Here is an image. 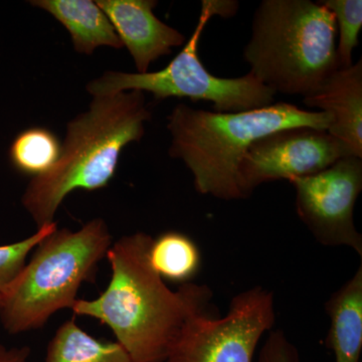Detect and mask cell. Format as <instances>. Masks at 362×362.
Returning a JSON list of instances; mask_svg holds the SVG:
<instances>
[{
	"mask_svg": "<svg viewBox=\"0 0 362 362\" xmlns=\"http://www.w3.org/2000/svg\"><path fill=\"white\" fill-rule=\"evenodd\" d=\"M152 240L138 232L113 243L106 256L108 287L96 299H78L71 308L108 326L135 362H165L190 319L209 311L213 298L206 285L169 289L150 265Z\"/></svg>",
	"mask_w": 362,
	"mask_h": 362,
	"instance_id": "1",
	"label": "cell"
},
{
	"mask_svg": "<svg viewBox=\"0 0 362 362\" xmlns=\"http://www.w3.org/2000/svg\"><path fill=\"white\" fill-rule=\"evenodd\" d=\"M151 119L144 93L125 90L93 97L89 109L66 126L56 165L28 183L21 202L37 228L54 223L62 202L75 190L94 192L108 187L121 152L139 142Z\"/></svg>",
	"mask_w": 362,
	"mask_h": 362,
	"instance_id": "2",
	"label": "cell"
},
{
	"mask_svg": "<svg viewBox=\"0 0 362 362\" xmlns=\"http://www.w3.org/2000/svg\"><path fill=\"white\" fill-rule=\"evenodd\" d=\"M168 121L169 156L192 171L197 192L223 201L244 199L239 168L252 142L284 128L328 130L333 122L327 112L303 110L285 102L239 113L199 110L180 103Z\"/></svg>",
	"mask_w": 362,
	"mask_h": 362,
	"instance_id": "3",
	"label": "cell"
},
{
	"mask_svg": "<svg viewBox=\"0 0 362 362\" xmlns=\"http://www.w3.org/2000/svg\"><path fill=\"white\" fill-rule=\"evenodd\" d=\"M337 25L320 2L263 0L244 49L250 73L284 95L310 96L339 68Z\"/></svg>",
	"mask_w": 362,
	"mask_h": 362,
	"instance_id": "4",
	"label": "cell"
},
{
	"mask_svg": "<svg viewBox=\"0 0 362 362\" xmlns=\"http://www.w3.org/2000/svg\"><path fill=\"white\" fill-rule=\"evenodd\" d=\"M113 244L102 218L78 230L54 228L33 250L7 297L0 322L9 334L44 327L57 312L73 308L83 283L94 280Z\"/></svg>",
	"mask_w": 362,
	"mask_h": 362,
	"instance_id": "5",
	"label": "cell"
},
{
	"mask_svg": "<svg viewBox=\"0 0 362 362\" xmlns=\"http://www.w3.org/2000/svg\"><path fill=\"white\" fill-rule=\"evenodd\" d=\"M238 9L239 2L233 0H202L201 16L192 37L165 68L145 74L108 71L87 85L88 92L98 97L141 90L151 93L156 101L188 98L192 102H211L216 113H239L271 106L275 93L250 71L240 78L216 77L199 59V40L209 21L216 16L232 18Z\"/></svg>",
	"mask_w": 362,
	"mask_h": 362,
	"instance_id": "6",
	"label": "cell"
},
{
	"mask_svg": "<svg viewBox=\"0 0 362 362\" xmlns=\"http://www.w3.org/2000/svg\"><path fill=\"white\" fill-rule=\"evenodd\" d=\"M275 318L274 295L251 288L233 298L223 318L206 311L190 319L165 362H252Z\"/></svg>",
	"mask_w": 362,
	"mask_h": 362,
	"instance_id": "7",
	"label": "cell"
},
{
	"mask_svg": "<svg viewBox=\"0 0 362 362\" xmlns=\"http://www.w3.org/2000/svg\"><path fill=\"white\" fill-rule=\"evenodd\" d=\"M296 189V211L317 242L349 247L362 256V235L354 211L362 190V158L346 156L316 175L290 180Z\"/></svg>",
	"mask_w": 362,
	"mask_h": 362,
	"instance_id": "8",
	"label": "cell"
},
{
	"mask_svg": "<svg viewBox=\"0 0 362 362\" xmlns=\"http://www.w3.org/2000/svg\"><path fill=\"white\" fill-rule=\"evenodd\" d=\"M356 156L327 130L299 126L274 131L252 142L239 168L244 199L270 181L316 175L338 159Z\"/></svg>",
	"mask_w": 362,
	"mask_h": 362,
	"instance_id": "9",
	"label": "cell"
},
{
	"mask_svg": "<svg viewBox=\"0 0 362 362\" xmlns=\"http://www.w3.org/2000/svg\"><path fill=\"white\" fill-rule=\"evenodd\" d=\"M96 4L129 51L138 74L147 73L151 63L187 42L185 35L154 14L156 0H98Z\"/></svg>",
	"mask_w": 362,
	"mask_h": 362,
	"instance_id": "10",
	"label": "cell"
},
{
	"mask_svg": "<svg viewBox=\"0 0 362 362\" xmlns=\"http://www.w3.org/2000/svg\"><path fill=\"white\" fill-rule=\"evenodd\" d=\"M308 108L332 117L328 132L362 158V61L340 68L310 95L303 98Z\"/></svg>",
	"mask_w": 362,
	"mask_h": 362,
	"instance_id": "11",
	"label": "cell"
},
{
	"mask_svg": "<svg viewBox=\"0 0 362 362\" xmlns=\"http://www.w3.org/2000/svg\"><path fill=\"white\" fill-rule=\"evenodd\" d=\"M30 4L52 14L65 26L78 54H92L99 47H123L110 20L96 1L33 0Z\"/></svg>",
	"mask_w": 362,
	"mask_h": 362,
	"instance_id": "12",
	"label": "cell"
},
{
	"mask_svg": "<svg viewBox=\"0 0 362 362\" xmlns=\"http://www.w3.org/2000/svg\"><path fill=\"white\" fill-rule=\"evenodd\" d=\"M330 328L325 344L335 362H361L362 350V265L325 303Z\"/></svg>",
	"mask_w": 362,
	"mask_h": 362,
	"instance_id": "13",
	"label": "cell"
},
{
	"mask_svg": "<svg viewBox=\"0 0 362 362\" xmlns=\"http://www.w3.org/2000/svg\"><path fill=\"white\" fill-rule=\"evenodd\" d=\"M45 362H135L117 341H103L83 330L75 318L62 324L47 346Z\"/></svg>",
	"mask_w": 362,
	"mask_h": 362,
	"instance_id": "14",
	"label": "cell"
},
{
	"mask_svg": "<svg viewBox=\"0 0 362 362\" xmlns=\"http://www.w3.org/2000/svg\"><path fill=\"white\" fill-rule=\"evenodd\" d=\"M152 269L163 280L187 284L199 273L202 256L199 247L185 233L169 230L152 240L148 252Z\"/></svg>",
	"mask_w": 362,
	"mask_h": 362,
	"instance_id": "15",
	"label": "cell"
},
{
	"mask_svg": "<svg viewBox=\"0 0 362 362\" xmlns=\"http://www.w3.org/2000/svg\"><path fill=\"white\" fill-rule=\"evenodd\" d=\"M61 153L62 143L52 131L32 127L14 138L9 148V161L21 175L33 178L52 170Z\"/></svg>",
	"mask_w": 362,
	"mask_h": 362,
	"instance_id": "16",
	"label": "cell"
},
{
	"mask_svg": "<svg viewBox=\"0 0 362 362\" xmlns=\"http://www.w3.org/2000/svg\"><path fill=\"white\" fill-rule=\"evenodd\" d=\"M319 2L331 11L337 21V54L339 68L354 65L352 54L359 44V33L362 28L361 0H322Z\"/></svg>",
	"mask_w": 362,
	"mask_h": 362,
	"instance_id": "17",
	"label": "cell"
},
{
	"mask_svg": "<svg viewBox=\"0 0 362 362\" xmlns=\"http://www.w3.org/2000/svg\"><path fill=\"white\" fill-rule=\"evenodd\" d=\"M56 228H58L56 223H49L37 228V232L26 239L0 246V313L9 293L28 263V256L40 240Z\"/></svg>",
	"mask_w": 362,
	"mask_h": 362,
	"instance_id": "18",
	"label": "cell"
},
{
	"mask_svg": "<svg viewBox=\"0 0 362 362\" xmlns=\"http://www.w3.org/2000/svg\"><path fill=\"white\" fill-rule=\"evenodd\" d=\"M299 352L284 332L273 331L267 338L257 362H299Z\"/></svg>",
	"mask_w": 362,
	"mask_h": 362,
	"instance_id": "19",
	"label": "cell"
},
{
	"mask_svg": "<svg viewBox=\"0 0 362 362\" xmlns=\"http://www.w3.org/2000/svg\"><path fill=\"white\" fill-rule=\"evenodd\" d=\"M30 356L28 346L6 347L0 343V362H28Z\"/></svg>",
	"mask_w": 362,
	"mask_h": 362,
	"instance_id": "20",
	"label": "cell"
}]
</instances>
